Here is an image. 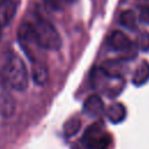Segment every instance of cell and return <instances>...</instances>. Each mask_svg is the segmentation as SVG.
<instances>
[{
  "mask_svg": "<svg viewBox=\"0 0 149 149\" xmlns=\"http://www.w3.org/2000/svg\"><path fill=\"white\" fill-rule=\"evenodd\" d=\"M9 0H0V6H2V5H5V3H7Z\"/></svg>",
  "mask_w": 149,
  "mask_h": 149,
  "instance_id": "obj_18",
  "label": "cell"
},
{
  "mask_svg": "<svg viewBox=\"0 0 149 149\" xmlns=\"http://www.w3.org/2000/svg\"><path fill=\"white\" fill-rule=\"evenodd\" d=\"M15 112V101L12 94L5 90L0 91V114L5 118H10Z\"/></svg>",
  "mask_w": 149,
  "mask_h": 149,
  "instance_id": "obj_9",
  "label": "cell"
},
{
  "mask_svg": "<svg viewBox=\"0 0 149 149\" xmlns=\"http://www.w3.org/2000/svg\"><path fill=\"white\" fill-rule=\"evenodd\" d=\"M107 43H108L109 48L115 51H129L133 47L130 38L120 30L113 31L108 36Z\"/></svg>",
  "mask_w": 149,
  "mask_h": 149,
  "instance_id": "obj_5",
  "label": "cell"
},
{
  "mask_svg": "<svg viewBox=\"0 0 149 149\" xmlns=\"http://www.w3.org/2000/svg\"><path fill=\"white\" fill-rule=\"evenodd\" d=\"M31 64H33V69H31L33 80L37 85H41V86L44 85L49 78V71H48L45 61L41 59V61H36Z\"/></svg>",
  "mask_w": 149,
  "mask_h": 149,
  "instance_id": "obj_8",
  "label": "cell"
},
{
  "mask_svg": "<svg viewBox=\"0 0 149 149\" xmlns=\"http://www.w3.org/2000/svg\"><path fill=\"white\" fill-rule=\"evenodd\" d=\"M126 107L121 102H113L106 109V115L112 123H120L126 119Z\"/></svg>",
  "mask_w": 149,
  "mask_h": 149,
  "instance_id": "obj_10",
  "label": "cell"
},
{
  "mask_svg": "<svg viewBox=\"0 0 149 149\" xmlns=\"http://www.w3.org/2000/svg\"><path fill=\"white\" fill-rule=\"evenodd\" d=\"M81 127V121L78 116H72L69 120H66V122L63 126V133L66 137H72L74 136L79 129Z\"/></svg>",
  "mask_w": 149,
  "mask_h": 149,
  "instance_id": "obj_13",
  "label": "cell"
},
{
  "mask_svg": "<svg viewBox=\"0 0 149 149\" xmlns=\"http://www.w3.org/2000/svg\"><path fill=\"white\" fill-rule=\"evenodd\" d=\"M148 80H149V62L142 61L137 65L133 74V84L136 86H142Z\"/></svg>",
  "mask_w": 149,
  "mask_h": 149,
  "instance_id": "obj_11",
  "label": "cell"
},
{
  "mask_svg": "<svg viewBox=\"0 0 149 149\" xmlns=\"http://www.w3.org/2000/svg\"><path fill=\"white\" fill-rule=\"evenodd\" d=\"M112 144H113L112 136L108 133L105 132L101 135V137L95 142V144L93 146L92 149H111L112 148Z\"/></svg>",
  "mask_w": 149,
  "mask_h": 149,
  "instance_id": "obj_14",
  "label": "cell"
},
{
  "mask_svg": "<svg viewBox=\"0 0 149 149\" xmlns=\"http://www.w3.org/2000/svg\"><path fill=\"white\" fill-rule=\"evenodd\" d=\"M3 77L6 83L16 91H23L28 86L29 74L27 66L22 58L15 52H12L6 59L3 66Z\"/></svg>",
  "mask_w": 149,
  "mask_h": 149,
  "instance_id": "obj_1",
  "label": "cell"
},
{
  "mask_svg": "<svg viewBox=\"0 0 149 149\" xmlns=\"http://www.w3.org/2000/svg\"><path fill=\"white\" fill-rule=\"evenodd\" d=\"M38 44L43 49L58 50L62 47V38L55 26L45 17L38 16L30 23Z\"/></svg>",
  "mask_w": 149,
  "mask_h": 149,
  "instance_id": "obj_2",
  "label": "cell"
},
{
  "mask_svg": "<svg viewBox=\"0 0 149 149\" xmlns=\"http://www.w3.org/2000/svg\"><path fill=\"white\" fill-rule=\"evenodd\" d=\"M92 83L97 88L101 90L107 95H116L123 87V80L121 76L115 77L106 74L101 69H98L93 72Z\"/></svg>",
  "mask_w": 149,
  "mask_h": 149,
  "instance_id": "obj_4",
  "label": "cell"
},
{
  "mask_svg": "<svg viewBox=\"0 0 149 149\" xmlns=\"http://www.w3.org/2000/svg\"><path fill=\"white\" fill-rule=\"evenodd\" d=\"M68 1H72V0H68Z\"/></svg>",
  "mask_w": 149,
  "mask_h": 149,
  "instance_id": "obj_20",
  "label": "cell"
},
{
  "mask_svg": "<svg viewBox=\"0 0 149 149\" xmlns=\"http://www.w3.org/2000/svg\"><path fill=\"white\" fill-rule=\"evenodd\" d=\"M104 133H105V130H104L102 123L101 122H94L85 129L83 137H81V142L87 149H92L93 146L95 144V142L101 137V135Z\"/></svg>",
  "mask_w": 149,
  "mask_h": 149,
  "instance_id": "obj_6",
  "label": "cell"
},
{
  "mask_svg": "<svg viewBox=\"0 0 149 149\" xmlns=\"http://www.w3.org/2000/svg\"><path fill=\"white\" fill-rule=\"evenodd\" d=\"M45 1V3L49 6V7H51V8H54V9H61L62 7H63V3L64 2H66L68 0H44ZM69 2V1H68Z\"/></svg>",
  "mask_w": 149,
  "mask_h": 149,
  "instance_id": "obj_17",
  "label": "cell"
},
{
  "mask_svg": "<svg viewBox=\"0 0 149 149\" xmlns=\"http://www.w3.org/2000/svg\"><path fill=\"white\" fill-rule=\"evenodd\" d=\"M104 101L99 94H91L86 98L83 105V111L87 116H99L104 111Z\"/></svg>",
  "mask_w": 149,
  "mask_h": 149,
  "instance_id": "obj_7",
  "label": "cell"
},
{
  "mask_svg": "<svg viewBox=\"0 0 149 149\" xmlns=\"http://www.w3.org/2000/svg\"><path fill=\"white\" fill-rule=\"evenodd\" d=\"M140 21L149 24V0H144L140 6Z\"/></svg>",
  "mask_w": 149,
  "mask_h": 149,
  "instance_id": "obj_15",
  "label": "cell"
},
{
  "mask_svg": "<svg viewBox=\"0 0 149 149\" xmlns=\"http://www.w3.org/2000/svg\"><path fill=\"white\" fill-rule=\"evenodd\" d=\"M139 47L141 50L143 51H148L149 50V33L144 31L139 36Z\"/></svg>",
  "mask_w": 149,
  "mask_h": 149,
  "instance_id": "obj_16",
  "label": "cell"
},
{
  "mask_svg": "<svg viewBox=\"0 0 149 149\" xmlns=\"http://www.w3.org/2000/svg\"><path fill=\"white\" fill-rule=\"evenodd\" d=\"M119 22L121 26H123L125 28L129 29V30H135L137 28V23H136V16L135 13L132 9H127L123 10L120 14L119 17Z\"/></svg>",
  "mask_w": 149,
  "mask_h": 149,
  "instance_id": "obj_12",
  "label": "cell"
},
{
  "mask_svg": "<svg viewBox=\"0 0 149 149\" xmlns=\"http://www.w3.org/2000/svg\"><path fill=\"white\" fill-rule=\"evenodd\" d=\"M0 37H1V27H0Z\"/></svg>",
  "mask_w": 149,
  "mask_h": 149,
  "instance_id": "obj_19",
  "label": "cell"
},
{
  "mask_svg": "<svg viewBox=\"0 0 149 149\" xmlns=\"http://www.w3.org/2000/svg\"><path fill=\"white\" fill-rule=\"evenodd\" d=\"M17 41H19L20 47L22 48V50L24 51V54L27 55V57L30 59L31 63L42 59L41 50L43 48L38 44L30 23L23 22L19 26V28H17Z\"/></svg>",
  "mask_w": 149,
  "mask_h": 149,
  "instance_id": "obj_3",
  "label": "cell"
}]
</instances>
